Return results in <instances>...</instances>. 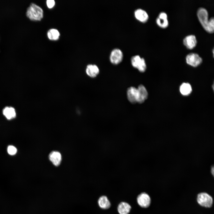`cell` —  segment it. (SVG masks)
<instances>
[{
	"label": "cell",
	"instance_id": "6da1fadb",
	"mask_svg": "<svg viewBox=\"0 0 214 214\" xmlns=\"http://www.w3.org/2000/svg\"><path fill=\"white\" fill-rule=\"evenodd\" d=\"M199 20L204 29L209 33H213L214 30V18H211L208 19V14L207 10L203 7L199 8L197 12Z\"/></svg>",
	"mask_w": 214,
	"mask_h": 214
},
{
	"label": "cell",
	"instance_id": "7a4b0ae2",
	"mask_svg": "<svg viewBox=\"0 0 214 214\" xmlns=\"http://www.w3.org/2000/svg\"><path fill=\"white\" fill-rule=\"evenodd\" d=\"M26 15L30 20L40 21L43 17V10L36 4L32 3L27 8Z\"/></svg>",
	"mask_w": 214,
	"mask_h": 214
},
{
	"label": "cell",
	"instance_id": "3957f363",
	"mask_svg": "<svg viewBox=\"0 0 214 214\" xmlns=\"http://www.w3.org/2000/svg\"><path fill=\"white\" fill-rule=\"evenodd\" d=\"M132 66L141 72H144L146 69V64L144 59L138 55H134L131 58Z\"/></svg>",
	"mask_w": 214,
	"mask_h": 214
},
{
	"label": "cell",
	"instance_id": "277c9868",
	"mask_svg": "<svg viewBox=\"0 0 214 214\" xmlns=\"http://www.w3.org/2000/svg\"><path fill=\"white\" fill-rule=\"evenodd\" d=\"M197 201L201 206L206 208L211 207L213 203L212 197L206 193H199L197 195Z\"/></svg>",
	"mask_w": 214,
	"mask_h": 214
},
{
	"label": "cell",
	"instance_id": "5b68a950",
	"mask_svg": "<svg viewBox=\"0 0 214 214\" xmlns=\"http://www.w3.org/2000/svg\"><path fill=\"white\" fill-rule=\"evenodd\" d=\"M123 54L122 51L119 48H115L112 50L109 56V60L111 62L114 64H118L123 60Z\"/></svg>",
	"mask_w": 214,
	"mask_h": 214
},
{
	"label": "cell",
	"instance_id": "8992f818",
	"mask_svg": "<svg viewBox=\"0 0 214 214\" xmlns=\"http://www.w3.org/2000/svg\"><path fill=\"white\" fill-rule=\"evenodd\" d=\"M187 63L194 67L199 65L202 62V58L197 54L191 53L188 54L186 57Z\"/></svg>",
	"mask_w": 214,
	"mask_h": 214
},
{
	"label": "cell",
	"instance_id": "52a82bcc",
	"mask_svg": "<svg viewBox=\"0 0 214 214\" xmlns=\"http://www.w3.org/2000/svg\"><path fill=\"white\" fill-rule=\"evenodd\" d=\"M138 204L141 207L147 208L149 206L151 202V199L149 196L145 193H142L137 198Z\"/></svg>",
	"mask_w": 214,
	"mask_h": 214
},
{
	"label": "cell",
	"instance_id": "ba28073f",
	"mask_svg": "<svg viewBox=\"0 0 214 214\" xmlns=\"http://www.w3.org/2000/svg\"><path fill=\"white\" fill-rule=\"evenodd\" d=\"M134 16L137 20L143 23L146 22L149 18L147 12L141 8H138L135 10Z\"/></svg>",
	"mask_w": 214,
	"mask_h": 214
},
{
	"label": "cell",
	"instance_id": "9c48e42d",
	"mask_svg": "<svg viewBox=\"0 0 214 214\" xmlns=\"http://www.w3.org/2000/svg\"><path fill=\"white\" fill-rule=\"evenodd\" d=\"M127 93L128 100L130 102L133 104L137 103L138 91L137 88L133 86L130 87L128 88Z\"/></svg>",
	"mask_w": 214,
	"mask_h": 214
},
{
	"label": "cell",
	"instance_id": "30bf717a",
	"mask_svg": "<svg viewBox=\"0 0 214 214\" xmlns=\"http://www.w3.org/2000/svg\"><path fill=\"white\" fill-rule=\"evenodd\" d=\"M138 91L137 103H143L148 97V94L145 87L142 85H140L137 88Z\"/></svg>",
	"mask_w": 214,
	"mask_h": 214
},
{
	"label": "cell",
	"instance_id": "8fae6325",
	"mask_svg": "<svg viewBox=\"0 0 214 214\" xmlns=\"http://www.w3.org/2000/svg\"><path fill=\"white\" fill-rule=\"evenodd\" d=\"M183 43L188 48H193L196 46L197 43V40L195 36L193 35L187 36L184 39Z\"/></svg>",
	"mask_w": 214,
	"mask_h": 214
},
{
	"label": "cell",
	"instance_id": "7c38bea8",
	"mask_svg": "<svg viewBox=\"0 0 214 214\" xmlns=\"http://www.w3.org/2000/svg\"><path fill=\"white\" fill-rule=\"evenodd\" d=\"M49 158L53 164L56 166H59L62 160L61 154L56 151L51 152L49 155Z\"/></svg>",
	"mask_w": 214,
	"mask_h": 214
},
{
	"label": "cell",
	"instance_id": "4fadbf2b",
	"mask_svg": "<svg viewBox=\"0 0 214 214\" xmlns=\"http://www.w3.org/2000/svg\"><path fill=\"white\" fill-rule=\"evenodd\" d=\"M3 115L8 120L15 118L16 116V113L15 108L11 106L5 107L2 110Z\"/></svg>",
	"mask_w": 214,
	"mask_h": 214
},
{
	"label": "cell",
	"instance_id": "5bb4252c",
	"mask_svg": "<svg viewBox=\"0 0 214 214\" xmlns=\"http://www.w3.org/2000/svg\"><path fill=\"white\" fill-rule=\"evenodd\" d=\"M86 71L87 74L91 78L96 77L99 73V69L95 64H89L87 65Z\"/></svg>",
	"mask_w": 214,
	"mask_h": 214
},
{
	"label": "cell",
	"instance_id": "9a60e30c",
	"mask_svg": "<svg viewBox=\"0 0 214 214\" xmlns=\"http://www.w3.org/2000/svg\"><path fill=\"white\" fill-rule=\"evenodd\" d=\"M131 208L130 206L128 203L122 202L119 204L117 210L119 214H128Z\"/></svg>",
	"mask_w": 214,
	"mask_h": 214
},
{
	"label": "cell",
	"instance_id": "2e32d148",
	"mask_svg": "<svg viewBox=\"0 0 214 214\" xmlns=\"http://www.w3.org/2000/svg\"><path fill=\"white\" fill-rule=\"evenodd\" d=\"M98 202L99 206L102 209H107L110 207V203L106 196H103L100 197Z\"/></svg>",
	"mask_w": 214,
	"mask_h": 214
},
{
	"label": "cell",
	"instance_id": "e0dca14e",
	"mask_svg": "<svg viewBox=\"0 0 214 214\" xmlns=\"http://www.w3.org/2000/svg\"><path fill=\"white\" fill-rule=\"evenodd\" d=\"M180 90L181 94L184 95H189L192 91V88L190 84L183 83L180 86Z\"/></svg>",
	"mask_w": 214,
	"mask_h": 214
},
{
	"label": "cell",
	"instance_id": "ac0fdd59",
	"mask_svg": "<svg viewBox=\"0 0 214 214\" xmlns=\"http://www.w3.org/2000/svg\"><path fill=\"white\" fill-rule=\"evenodd\" d=\"M48 38L51 40H56L60 36V33L56 29H52L49 30L47 32Z\"/></svg>",
	"mask_w": 214,
	"mask_h": 214
},
{
	"label": "cell",
	"instance_id": "d6986e66",
	"mask_svg": "<svg viewBox=\"0 0 214 214\" xmlns=\"http://www.w3.org/2000/svg\"><path fill=\"white\" fill-rule=\"evenodd\" d=\"M156 22L158 25L163 28L167 27L169 24L167 19L161 18L158 17L156 19Z\"/></svg>",
	"mask_w": 214,
	"mask_h": 214
},
{
	"label": "cell",
	"instance_id": "ffe728a7",
	"mask_svg": "<svg viewBox=\"0 0 214 214\" xmlns=\"http://www.w3.org/2000/svg\"><path fill=\"white\" fill-rule=\"evenodd\" d=\"M7 151L9 155H14L16 154L17 152V149L14 146L10 145L8 147Z\"/></svg>",
	"mask_w": 214,
	"mask_h": 214
},
{
	"label": "cell",
	"instance_id": "44dd1931",
	"mask_svg": "<svg viewBox=\"0 0 214 214\" xmlns=\"http://www.w3.org/2000/svg\"><path fill=\"white\" fill-rule=\"evenodd\" d=\"M46 4L48 8H52L55 5V1L54 0H47L46 1Z\"/></svg>",
	"mask_w": 214,
	"mask_h": 214
},
{
	"label": "cell",
	"instance_id": "7402d4cb",
	"mask_svg": "<svg viewBox=\"0 0 214 214\" xmlns=\"http://www.w3.org/2000/svg\"><path fill=\"white\" fill-rule=\"evenodd\" d=\"M158 17L161 18L167 19V16L165 12H161L160 13Z\"/></svg>",
	"mask_w": 214,
	"mask_h": 214
}]
</instances>
